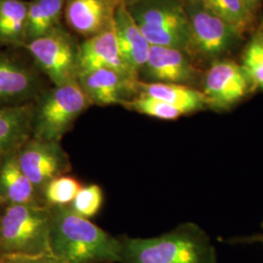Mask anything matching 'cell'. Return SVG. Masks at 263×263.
I'll return each instance as SVG.
<instances>
[{
	"label": "cell",
	"instance_id": "cell-12",
	"mask_svg": "<svg viewBox=\"0 0 263 263\" xmlns=\"http://www.w3.org/2000/svg\"><path fill=\"white\" fill-rule=\"evenodd\" d=\"M122 73L101 68L78 76V82L91 104L98 105L121 104L130 101L137 93V82Z\"/></svg>",
	"mask_w": 263,
	"mask_h": 263
},
{
	"label": "cell",
	"instance_id": "cell-17",
	"mask_svg": "<svg viewBox=\"0 0 263 263\" xmlns=\"http://www.w3.org/2000/svg\"><path fill=\"white\" fill-rule=\"evenodd\" d=\"M37 191L20 167L17 152L0 162V200L8 205L37 204Z\"/></svg>",
	"mask_w": 263,
	"mask_h": 263
},
{
	"label": "cell",
	"instance_id": "cell-8",
	"mask_svg": "<svg viewBox=\"0 0 263 263\" xmlns=\"http://www.w3.org/2000/svg\"><path fill=\"white\" fill-rule=\"evenodd\" d=\"M201 91L207 98L209 108L226 111L254 94L241 65L232 61L213 63L202 77Z\"/></svg>",
	"mask_w": 263,
	"mask_h": 263
},
{
	"label": "cell",
	"instance_id": "cell-3",
	"mask_svg": "<svg viewBox=\"0 0 263 263\" xmlns=\"http://www.w3.org/2000/svg\"><path fill=\"white\" fill-rule=\"evenodd\" d=\"M52 209L39 204L8 205L0 217V255L34 257L50 252Z\"/></svg>",
	"mask_w": 263,
	"mask_h": 263
},
{
	"label": "cell",
	"instance_id": "cell-23",
	"mask_svg": "<svg viewBox=\"0 0 263 263\" xmlns=\"http://www.w3.org/2000/svg\"><path fill=\"white\" fill-rule=\"evenodd\" d=\"M82 187L77 179L70 176H60L51 180L44 188V197L54 207L68 206Z\"/></svg>",
	"mask_w": 263,
	"mask_h": 263
},
{
	"label": "cell",
	"instance_id": "cell-25",
	"mask_svg": "<svg viewBox=\"0 0 263 263\" xmlns=\"http://www.w3.org/2000/svg\"><path fill=\"white\" fill-rule=\"evenodd\" d=\"M104 203V193L97 184H90L80 188L76 194L71 209L79 216L90 218L96 216Z\"/></svg>",
	"mask_w": 263,
	"mask_h": 263
},
{
	"label": "cell",
	"instance_id": "cell-20",
	"mask_svg": "<svg viewBox=\"0 0 263 263\" xmlns=\"http://www.w3.org/2000/svg\"><path fill=\"white\" fill-rule=\"evenodd\" d=\"M66 0H33L28 3V41L43 36L59 27Z\"/></svg>",
	"mask_w": 263,
	"mask_h": 263
},
{
	"label": "cell",
	"instance_id": "cell-24",
	"mask_svg": "<svg viewBox=\"0 0 263 263\" xmlns=\"http://www.w3.org/2000/svg\"><path fill=\"white\" fill-rule=\"evenodd\" d=\"M241 66L253 93L263 91V44L259 38L254 39L246 48Z\"/></svg>",
	"mask_w": 263,
	"mask_h": 263
},
{
	"label": "cell",
	"instance_id": "cell-22",
	"mask_svg": "<svg viewBox=\"0 0 263 263\" xmlns=\"http://www.w3.org/2000/svg\"><path fill=\"white\" fill-rule=\"evenodd\" d=\"M123 106L129 110L161 120H176L184 115V113L179 108L161 100L141 93H138L130 101L124 103Z\"/></svg>",
	"mask_w": 263,
	"mask_h": 263
},
{
	"label": "cell",
	"instance_id": "cell-13",
	"mask_svg": "<svg viewBox=\"0 0 263 263\" xmlns=\"http://www.w3.org/2000/svg\"><path fill=\"white\" fill-rule=\"evenodd\" d=\"M114 28L125 62L140 77L146 64L151 45L132 17L126 4H121L115 10Z\"/></svg>",
	"mask_w": 263,
	"mask_h": 263
},
{
	"label": "cell",
	"instance_id": "cell-5",
	"mask_svg": "<svg viewBox=\"0 0 263 263\" xmlns=\"http://www.w3.org/2000/svg\"><path fill=\"white\" fill-rule=\"evenodd\" d=\"M91 104L78 80L56 86L34 106L33 139L60 142Z\"/></svg>",
	"mask_w": 263,
	"mask_h": 263
},
{
	"label": "cell",
	"instance_id": "cell-11",
	"mask_svg": "<svg viewBox=\"0 0 263 263\" xmlns=\"http://www.w3.org/2000/svg\"><path fill=\"white\" fill-rule=\"evenodd\" d=\"M101 68L113 69L133 79H140L123 58L114 21L111 26L101 33L87 38L78 48V76Z\"/></svg>",
	"mask_w": 263,
	"mask_h": 263
},
{
	"label": "cell",
	"instance_id": "cell-9",
	"mask_svg": "<svg viewBox=\"0 0 263 263\" xmlns=\"http://www.w3.org/2000/svg\"><path fill=\"white\" fill-rule=\"evenodd\" d=\"M17 157L21 169L37 192L70 169L69 158L59 141L28 140L17 151Z\"/></svg>",
	"mask_w": 263,
	"mask_h": 263
},
{
	"label": "cell",
	"instance_id": "cell-19",
	"mask_svg": "<svg viewBox=\"0 0 263 263\" xmlns=\"http://www.w3.org/2000/svg\"><path fill=\"white\" fill-rule=\"evenodd\" d=\"M28 3L22 0H0V43L25 45Z\"/></svg>",
	"mask_w": 263,
	"mask_h": 263
},
{
	"label": "cell",
	"instance_id": "cell-10",
	"mask_svg": "<svg viewBox=\"0 0 263 263\" xmlns=\"http://www.w3.org/2000/svg\"><path fill=\"white\" fill-rule=\"evenodd\" d=\"M141 72L147 79L145 82L191 86L199 78V70L194 66L189 52L178 48L153 45Z\"/></svg>",
	"mask_w": 263,
	"mask_h": 263
},
{
	"label": "cell",
	"instance_id": "cell-29",
	"mask_svg": "<svg viewBox=\"0 0 263 263\" xmlns=\"http://www.w3.org/2000/svg\"><path fill=\"white\" fill-rule=\"evenodd\" d=\"M101 1H103L104 3L108 4L109 6H111V7L116 9L121 4H127L130 0H101Z\"/></svg>",
	"mask_w": 263,
	"mask_h": 263
},
{
	"label": "cell",
	"instance_id": "cell-1",
	"mask_svg": "<svg viewBox=\"0 0 263 263\" xmlns=\"http://www.w3.org/2000/svg\"><path fill=\"white\" fill-rule=\"evenodd\" d=\"M50 252L63 263H120L121 243L70 206H62L52 209Z\"/></svg>",
	"mask_w": 263,
	"mask_h": 263
},
{
	"label": "cell",
	"instance_id": "cell-7",
	"mask_svg": "<svg viewBox=\"0 0 263 263\" xmlns=\"http://www.w3.org/2000/svg\"><path fill=\"white\" fill-rule=\"evenodd\" d=\"M24 46L56 86L78 80V48L62 28L29 40Z\"/></svg>",
	"mask_w": 263,
	"mask_h": 263
},
{
	"label": "cell",
	"instance_id": "cell-14",
	"mask_svg": "<svg viewBox=\"0 0 263 263\" xmlns=\"http://www.w3.org/2000/svg\"><path fill=\"white\" fill-rule=\"evenodd\" d=\"M115 10L101 0H66L65 18L69 28L89 38L111 26Z\"/></svg>",
	"mask_w": 263,
	"mask_h": 263
},
{
	"label": "cell",
	"instance_id": "cell-27",
	"mask_svg": "<svg viewBox=\"0 0 263 263\" xmlns=\"http://www.w3.org/2000/svg\"><path fill=\"white\" fill-rule=\"evenodd\" d=\"M261 229H262V231L259 234L241 238V239H238L237 241L240 243H243V242L245 243H260L263 246V221L261 223Z\"/></svg>",
	"mask_w": 263,
	"mask_h": 263
},
{
	"label": "cell",
	"instance_id": "cell-15",
	"mask_svg": "<svg viewBox=\"0 0 263 263\" xmlns=\"http://www.w3.org/2000/svg\"><path fill=\"white\" fill-rule=\"evenodd\" d=\"M34 105L19 104L0 108V162L17 152L32 133Z\"/></svg>",
	"mask_w": 263,
	"mask_h": 263
},
{
	"label": "cell",
	"instance_id": "cell-26",
	"mask_svg": "<svg viewBox=\"0 0 263 263\" xmlns=\"http://www.w3.org/2000/svg\"><path fill=\"white\" fill-rule=\"evenodd\" d=\"M23 263H63L52 254H45L34 257H22Z\"/></svg>",
	"mask_w": 263,
	"mask_h": 263
},
{
	"label": "cell",
	"instance_id": "cell-18",
	"mask_svg": "<svg viewBox=\"0 0 263 263\" xmlns=\"http://www.w3.org/2000/svg\"><path fill=\"white\" fill-rule=\"evenodd\" d=\"M35 87V78L27 68L0 57V103L26 99Z\"/></svg>",
	"mask_w": 263,
	"mask_h": 263
},
{
	"label": "cell",
	"instance_id": "cell-28",
	"mask_svg": "<svg viewBox=\"0 0 263 263\" xmlns=\"http://www.w3.org/2000/svg\"><path fill=\"white\" fill-rule=\"evenodd\" d=\"M243 1H244L245 4L247 5V7L250 9V11L254 15L256 13L258 8L260 7L261 2H262V0H243Z\"/></svg>",
	"mask_w": 263,
	"mask_h": 263
},
{
	"label": "cell",
	"instance_id": "cell-30",
	"mask_svg": "<svg viewBox=\"0 0 263 263\" xmlns=\"http://www.w3.org/2000/svg\"><path fill=\"white\" fill-rule=\"evenodd\" d=\"M0 263H23L22 257H9V256H1Z\"/></svg>",
	"mask_w": 263,
	"mask_h": 263
},
{
	"label": "cell",
	"instance_id": "cell-16",
	"mask_svg": "<svg viewBox=\"0 0 263 263\" xmlns=\"http://www.w3.org/2000/svg\"><path fill=\"white\" fill-rule=\"evenodd\" d=\"M138 93L147 95L171 104L184 113L197 112L209 108L207 98L203 92L187 85L145 82H137ZM137 93V94H138Z\"/></svg>",
	"mask_w": 263,
	"mask_h": 263
},
{
	"label": "cell",
	"instance_id": "cell-2",
	"mask_svg": "<svg viewBox=\"0 0 263 263\" xmlns=\"http://www.w3.org/2000/svg\"><path fill=\"white\" fill-rule=\"evenodd\" d=\"M119 239L120 263H217L210 236L194 222H184L156 237Z\"/></svg>",
	"mask_w": 263,
	"mask_h": 263
},
{
	"label": "cell",
	"instance_id": "cell-6",
	"mask_svg": "<svg viewBox=\"0 0 263 263\" xmlns=\"http://www.w3.org/2000/svg\"><path fill=\"white\" fill-rule=\"evenodd\" d=\"M181 1L187 17L191 56L196 53L205 61L211 62V65L220 61L241 35L202 0Z\"/></svg>",
	"mask_w": 263,
	"mask_h": 263
},
{
	"label": "cell",
	"instance_id": "cell-31",
	"mask_svg": "<svg viewBox=\"0 0 263 263\" xmlns=\"http://www.w3.org/2000/svg\"><path fill=\"white\" fill-rule=\"evenodd\" d=\"M259 40L261 41V43L263 44V20L262 24H261V31H260V35H259Z\"/></svg>",
	"mask_w": 263,
	"mask_h": 263
},
{
	"label": "cell",
	"instance_id": "cell-21",
	"mask_svg": "<svg viewBox=\"0 0 263 263\" xmlns=\"http://www.w3.org/2000/svg\"><path fill=\"white\" fill-rule=\"evenodd\" d=\"M217 16L242 35L251 27L254 15L243 0H202Z\"/></svg>",
	"mask_w": 263,
	"mask_h": 263
},
{
	"label": "cell",
	"instance_id": "cell-4",
	"mask_svg": "<svg viewBox=\"0 0 263 263\" xmlns=\"http://www.w3.org/2000/svg\"><path fill=\"white\" fill-rule=\"evenodd\" d=\"M126 6L151 45L190 54V32L181 0H130Z\"/></svg>",
	"mask_w": 263,
	"mask_h": 263
}]
</instances>
